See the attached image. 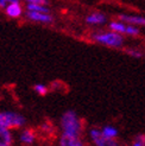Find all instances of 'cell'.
Returning a JSON list of instances; mask_svg holds the SVG:
<instances>
[{
    "label": "cell",
    "instance_id": "1",
    "mask_svg": "<svg viewBox=\"0 0 145 146\" xmlns=\"http://www.w3.org/2000/svg\"><path fill=\"white\" fill-rule=\"evenodd\" d=\"M61 127L64 134L80 135L82 129L81 120L74 111H67L61 118Z\"/></svg>",
    "mask_w": 145,
    "mask_h": 146
},
{
    "label": "cell",
    "instance_id": "2",
    "mask_svg": "<svg viewBox=\"0 0 145 146\" xmlns=\"http://www.w3.org/2000/svg\"><path fill=\"white\" fill-rule=\"evenodd\" d=\"M92 38L106 46H112V48H119L124 43V37L121 33H118L115 31H110V32H101V33H94Z\"/></svg>",
    "mask_w": 145,
    "mask_h": 146
},
{
    "label": "cell",
    "instance_id": "3",
    "mask_svg": "<svg viewBox=\"0 0 145 146\" xmlns=\"http://www.w3.org/2000/svg\"><path fill=\"white\" fill-rule=\"evenodd\" d=\"M25 118L16 112H0V126L7 128H18L25 125Z\"/></svg>",
    "mask_w": 145,
    "mask_h": 146
},
{
    "label": "cell",
    "instance_id": "4",
    "mask_svg": "<svg viewBox=\"0 0 145 146\" xmlns=\"http://www.w3.org/2000/svg\"><path fill=\"white\" fill-rule=\"evenodd\" d=\"M89 137H90L92 141L96 146H115V145H118L114 139H108V138H106L102 134V132H101V129H98V128H92L89 131Z\"/></svg>",
    "mask_w": 145,
    "mask_h": 146
},
{
    "label": "cell",
    "instance_id": "5",
    "mask_svg": "<svg viewBox=\"0 0 145 146\" xmlns=\"http://www.w3.org/2000/svg\"><path fill=\"white\" fill-rule=\"evenodd\" d=\"M26 17L27 19H30L31 21H36V23H51L53 17L49 13L45 12H36V11H27L26 12Z\"/></svg>",
    "mask_w": 145,
    "mask_h": 146
},
{
    "label": "cell",
    "instance_id": "6",
    "mask_svg": "<svg viewBox=\"0 0 145 146\" xmlns=\"http://www.w3.org/2000/svg\"><path fill=\"white\" fill-rule=\"evenodd\" d=\"M60 145L61 146H82V140L80 135H70L62 133L60 138Z\"/></svg>",
    "mask_w": 145,
    "mask_h": 146
},
{
    "label": "cell",
    "instance_id": "7",
    "mask_svg": "<svg viewBox=\"0 0 145 146\" xmlns=\"http://www.w3.org/2000/svg\"><path fill=\"white\" fill-rule=\"evenodd\" d=\"M5 12L11 18H19L23 14V7L19 3H10L5 7Z\"/></svg>",
    "mask_w": 145,
    "mask_h": 146
},
{
    "label": "cell",
    "instance_id": "8",
    "mask_svg": "<svg viewBox=\"0 0 145 146\" xmlns=\"http://www.w3.org/2000/svg\"><path fill=\"white\" fill-rule=\"evenodd\" d=\"M13 143V135L11 129L0 126V146H10Z\"/></svg>",
    "mask_w": 145,
    "mask_h": 146
},
{
    "label": "cell",
    "instance_id": "9",
    "mask_svg": "<svg viewBox=\"0 0 145 146\" xmlns=\"http://www.w3.org/2000/svg\"><path fill=\"white\" fill-rule=\"evenodd\" d=\"M86 21L88 24L92 25H99V24H104L106 21V16L104 13H100V12H94L92 14H89L88 17L86 18Z\"/></svg>",
    "mask_w": 145,
    "mask_h": 146
},
{
    "label": "cell",
    "instance_id": "10",
    "mask_svg": "<svg viewBox=\"0 0 145 146\" xmlns=\"http://www.w3.org/2000/svg\"><path fill=\"white\" fill-rule=\"evenodd\" d=\"M120 20L126 21L128 24H136V25H143L145 26V17L139 16H127V14H121L119 17Z\"/></svg>",
    "mask_w": 145,
    "mask_h": 146
},
{
    "label": "cell",
    "instance_id": "11",
    "mask_svg": "<svg viewBox=\"0 0 145 146\" xmlns=\"http://www.w3.org/2000/svg\"><path fill=\"white\" fill-rule=\"evenodd\" d=\"M35 139H36V137H35V133L32 132L31 129H24L23 132L20 133L19 135V140L20 143H23L25 145H31L35 143Z\"/></svg>",
    "mask_w": 145,
    "mask_h": 146
},
{
    "label": "cell",
    "instance_id": "12",
    "mask_svg": "<svg viewBox=\"0 0 145 146\" xmlns=\"http://www.w3.org/2000/svg\"><path fill=\"white\" fill-rule=\"evenodd\" d=\"M27 11H36V12H45V13H49L50 10L45 5L43 4H36V3H27V6H26Z\"/></svg>",
    "mask_w": 145,
    "mask_h": 146
},
{
    "label": "cell",
    "instance_id": "13",
    "mask_svg": "<svg viewBox=\"0 0 145 146\" xmlns=\"http://www.w3.org/2000/svg\"><path fill=\"white\" fill-rule=\"evenodd\" d=\"M101 132H102V134L106 138H108V139H115V137L118 135V129L111 125L105 126L102 129H101Z\"/></svg>",
    "mask_w": 145,
    "mask_h": 146
},
{
    "label": "cell",
    "instance_id": "14",
    "mask_svg": "<svg viewBox=\"0 0 145 146\" xmlns=\"http://www.w3.org/2000/svg\"><path fill=\"white\" fill-rule=\"evenodd\" d=\"M110 29L112 31H115L118 33H125L126 31V25L122 21H112L110 24Z\"/></svg>",
    "mask_w": 145,
    "mask_h": 146
},
{
    "label": "cell",
    "instance_id": "15",
    "mask_svg": "<svg viewBox=\"0 0 145 146\" xmlns=\"http://www.w3.org/2000/svg\"><path fill=\"white\" fill-rule=\"evenodd\" d=\"M35 92H36V93H38L39 95H45V94L48 93V88H47V86L38 83V84H36V86H35Z\"/></svg>",
    "mask_w": 145,
    "mask_h": 146
},
{
    "label": "cell",
    "instance_id": "16",
    "mask_svg": "<svg viewBox=\"0 0 145 146\" xmlns=\"http://www.w3.org/2000/svg\"><path fill=\"white\" fill-rule=\"evenodd\" d=\"M134 146H145V134H139L133 141Z\"/></svg>",
    "mask_w": 145,
    "mask_h": 146
},
{
    "label": "cell",
    "instance_id": "17",
    "mask_svg": "<svg viewBox=\"0 0 145 146\" xmlns=\"http://www.w3.org/2000/svg\"><path fill=\"white\" fill-rule=\"evenodd\" d=\"M125 33H126V35H130V36H137V35L139 33V30H138L137 27L132 26V25H128V26H126Z\"/></svg>",
    "mask_w": 145,
    "mask_h": 146
},
{
    "label": "cell",
    "instance_id": "18",
    "mask_svg": "<svg viewBox=\"0 0 145 146\" xmlns=\"http://www.w3.org/2000/svg\"><path fill=\"white\" fill-rule=\"evenodd\" d=\"M127 52H128V55H131L133 57H142L143 56L142 52H139V51H134V50H128Z\"/></svg>",
    "mask_w": 145,
    "mask_h": 146
},
{
    "label": "cell",
    "instance_id": "19",
    "mask_svg": "<svg viewBox=\"0 0 145 146\" xmlns=\"http://www.w3.org/2000/svg\"><path fill=\"white\" fill-rule=\"evenodd\" d=\"M27 3H36V4H43V5H47L48 4V0H26Z\"/></svg>",
    "mask_w": 145,
    "mask_h": 146
},
{
    "label": "cell",
    "instance_id": "20",
    "mask_svg": "<svg viewBox=\"0 0 145 146\" xmlns=\"http://www.w3.org/2000/svg\"><path fill=\"white\" fill-rule=\"evenodd\" d=\"M7 0H0V7H3V9H5V7L7 6Z\"/></svg>",
    "mask_w": 145,
    "mask_h": 146
},
{
    "label": "cell",
    "instance_id": "21",
    "mask_svg": "<svg viewBox=\"0 0 145 146\" xmlns=\"http://www.w3.org/2000/svg\"><path fill=\"white\" fill-rule=\"evenodd\" d=\"M19 1H20V0H7V3H9V4L10 3H19Z\"/></svg>",
    "mask_w": 145,
    "mask_h": 146
}]
</instances>
